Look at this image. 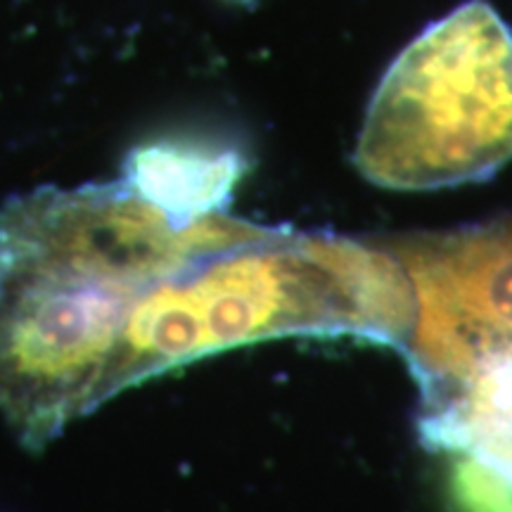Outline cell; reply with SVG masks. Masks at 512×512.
<instances>
[{"mask_svg":"<svg viewBox=\"0 0 512 512\" xmlns=\"http://www.w3.org/2000/svg\"><path fill=\"white\" fill-rule=\"evenodd\" d=\"M358 325V254L254 230L192 256L140 294L100 396L235 344Z\"/></svg>","mask_w":512,"mask_h":512,"instance_id":"obj_2","label":"cell"},{"mask_svg":"<svg viewBox=\"0 0 512 512\" xmlns=\"http://www.w3.org/2000/svg\"><path fill=\"white\" fill-rule=\"evenodd\" d=\"M249 233L219 214L178 226L126 181L0 207V413L19 437L41 446L93 411L140 294Z\"/></svg>","mask_w":512,"mask_h":512,"instance_id":"obj_1","label":"cell"},{"mask_svg":"<svg viewBox=\"0 0 512 512\" xmlns=\"http://www.w3.org/2000/svg\"><path fill=\"white\" fill-rule=\"evenodd\" d=\"M512 157V29L467 0L413 38L370 100L356 162L382 188L432 190Z\"/></svg>","mask_w":512,"mask_h":512,"instance_id":"obj_3","label":"cell"},{"mask_svg":"<svg viewBox=\"0 0 512 512\" xmlns=\"http://www.w3.org/2000/svg\"><path fill=\"white\" fill-rule=\"evenodd\" d=\"M228 3H240V5H252L256 0H228Z\"/></svg>","mask_w":512,"mask_h":512,"instance_id":"obj_5","label":"cell"},{"mask_svg":"<svg viewBox=\"0 0 512 512\" xmlns=\"http://www.w3.org/2000/svg\"><path fill=\"white\" fill-rule=\"evenodd\" d=\"M245 169L235 152L157 143L128 157L124 181L178 226L221 214Z\"/></svg>","mask_w":512,"mask_h":512,"instance_id":"obj_4","label":"cell"}]
</instances>
